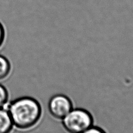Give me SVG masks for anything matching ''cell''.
<instances>
[{
    "instance_id": "obj_1",
    "label": "cell",
    "mask_w": 133,
    "mask_h": 133,
    "mask_svg": "<svg viewBox=\"0 0 133 133\" xmlns=\"http://www.w3.org/2000/svg\"><path fill=\"white\" fill-rule=\"evenodd\" d=\"M7 110L14 127L26 130L35 127L39 121L42 113L40 103L30 96L15 98L7 105Z\"/></svg>"
},
{
    "instance_id": "obj_2",
    "label": "cell",
    "mask_w": 133,
    "mask_h": 133,
    "mask_svg": "<svg viewBox=\"0 0 133 133\" xmlns=\"http://www.w3.org/2000/svg\"><path fill=\"white\" fill-rule=\"evenodd\" d=\"M93 120L88 110L77 107L73 109L62 119V124L68 133H82L92 127Z\"/></svg>"
},
{
    "instance_id": "obj_3",
    "label": "cell",
    "mask_w": 133,
    "mask_h": 133,
    "mask_svg": "<svg viewBox=\"0 0 133 133\" xmlns=\"http://www.w3.org/2000/svg\"><path fill=\"white\" fill-rule=\"evenodd\" d=\"M73 108L70 98L63 94L52 96L48 104V110L53 117L62 120Z\"/></svg>"
},
{
    "instance_id": "obj_4",
    "label": "cell",
    "mask_w": 133,
    "mask_h": 133,
    "mask_svg": "<svg viewBox=\"0 0 133 133\" xmlns=\"http://www.w3.org/2000/svg\"><path fill=\"white\" fill-rule=\"evenodd\" d=\"M14 124L6 108H0V133H11Z\"/></svg>"
},
{
    "instance_id": "obj_5",
    "label": "cell",
    "mask_w": 133,
    "mask_h": 133,
    "mask_svg": "<svg viewBox=\"0 0 133 133\" xmlns=\"http://www.w3.org/2000/svg\"><path fill=\"white\" fill-rule=\"evenodd\" d=\"M12 70L11 64L8 59L3 55H0V81L7 78Z\"/></svg>"
},
{
    "instance_id": "obj_6",
    "label": "cell",
    "mask_w": 133,
    "mask_h": 133,
    "mask_svg": "<svg viewBox=\"0 0 133 133\" xmlns=\"http://www.w3.org/2000/svg\"><path fill=\"white\" fill-rule=\"evenodd\" d=\"M10 94L8 89L3 84L0 83V108H6L8 104Z\"/></svg>"
},
{
    "instance_id": "obj_7",
    "label": "cell",
    "mask_w": 133,
    "mask_h": 133,
    "mask_svg": "<svg viewBox=\"0 0 133 133\" xmlns=\"http://www.w3.org/2000/svg\"><path fill=\"white\" fill-rule=\"evenodd\" d=\"M6 38V31L3 24L0 22V48L4 45Z\"/></svg>"
},
{
    "instance_id": "obj_8",
    "label": "cell",
    "mask_w": 133,
    "mask_h": 133,
    "mask_svg": "<svg viewBox=\"0 0 133 133\" xmlns=\"http://www.w3.org/2000/svg\"><path fill=\"white\" fill-rule=\"evenodd\" d=\"M82 133H107V132L100 127L93 125L92 127H90V128H89L88 130H87L86 131H84Z\"/></svg>"
}]
</instances>
